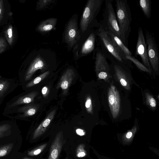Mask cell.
<instances>
[{
	"mask_svg": "<svg viewBox=\"0 0 159 159\" xmlns=\"http://www.w3.org/2000/svg\"><path fill=\"white\" fill-rule=\"evenodd\" d=\"M96 32L99 39L100 48L107 59H113L128 67L131 66L132 62L126 58L105 30L99 26Z\"/></svg>",
	"mask_w": 159,
	"mask_h": 159,
	"instance_id": "6da1fadb",
	"label": "cell"
},
{
	"mask_svg": "<svg viewBox=\"0 0 159 159\" xmlns=\"http://www.w3.org/2000/svg\"><path fill=\"white\" fill-rule=\"evenodd\" d=\"M115 3V13L121 34V40L128 47L132 20L130 6L127 0H116Z\"/></svg>",
	"mask_w": 159,
	"mask_h": 159,
	"instance_id": "7a4b0ae2",
	"label": "cell"
},
{
	"mask_svg": "<svg viewBox=\"0 0 159 159\" xmlns=\"http://www.w3.org/2000/svg\"><path fill=\"white\" fill-rule=\"evenodd\" d=\"M112 1L111 0H105L103 19L100 23V26L105 30L111 32L121 40V34Z\"/></svg>",
	"mask_w": 159,
	"mask_h": 159,
	"instance_id": "3957f363",
	"label": "cell"
},
{
	"mask_svg": "<svg viewBox=\"0 0 159 159\" xmlns=\"http://www.w3.org/2000/svg\"><path fill=\"white\" fill-rule=\"evenodd\" d=\"M103 0H89L84 8L80 22L82 32L86 31L99 12Z\"/></svg>",
	"mask_w": 159,
	"mask_h": 159,
	"instance_id": "277c9868",
	"label": "cell"
},
{
	"mask_svg": "<svg viewBox=\"0 0 159 159\" xmlns=\"http://www.w3.org/2000/svg\"><path fill=\"white\" fill-rule=\"evenodd\" d=\"M147 47L149 61L152 69L155 72L159 70V57L157 45L152 33L147 31L144 35Z\"/></svg>",
	"mask_w": 159,
	"mask_h": 159,
	"instance_id": "5b68a950",
	"label": "cell"
},
{
	"mask_svg": "<svg viewBox=\"0 0 159 159\" xmlns=\"http://www.w3.org/2000/svg\"><path fill=\"white\" fill-rule=\"evenodd\" d=\"M138 39L134 57H140L143 64L150 71L152 70L148 55L147 47L142 29L139 27L138 31Z\"/></svg>",
	"mask_w": 159,
	"mask_h": 159,
	"instance_id": "8992f818",
	"label": "cell"
},
{
	"mask_svg": "<svg viewBox=\"0 0 159 159\" xmlns=\"http://www.w3.org/2000/svg\"><path fill=\"white\" fill-rule=\"evenodd\" d=\"M64 37L66 42L71 47L79 40L80 34L77 22L75 19L69 20L65 30Z\"/></svg>",
	"mask_w": 159,
	"mask_h": 159,
	"instance_id": "52a82bcc",
	"label": "cell"
},
{
	"mask_svg": "<svg viewBox=\"0 0 159 159\" xmlns=\"http://www.w3.org/2000/svg\"><path fill=\"white\" fill-rule=\"evenodd\" d=\"M46 67V63L44 60L40 56H38L32 62L27 70L25 75V80H30L33 75L38 70H43Z\"/></svg>",
	"mask_w": 159,
	"mask_h": 159,
	"instance_id": "ba28073f",
	"label": "cell"
},
{
	"mask_svg": "<svg viewBox=\"0 0 159 159\" xmlns=\"http://www.w3.org/2000/svg\"><path fill=\"white\" fill-rule=\"evenodd\" d=\"M63 143L62 133L56 135L51 146L48 159H58Z\"/></svg>",
	"mask_w": 159,
	"mask_h": 159,
	"instance_id": "9c48e42d",
	"label": "cell"
},
{
	"mask_svg": "<svg viewBox=\"0 0 159 159\" xmlns=\"http://www.w3.org/2000/svg\"><path fill=\"white\" fill-rule=\"evenodd\" d=\"M56 111V109H54L48 114L34 131L32 136L33 139H37L45 132L53 119Z\"/></svg>",
	"mask_w": 159,
	"mask_h": 159,
	"instance_id": "30bf717a",
	"label": "cell"
},
{
	"mask_svg": "<svg viewBox=\"0 0 159 159\" xmlns=\"http://www.w3.org/2000/svg\"><path fill=\"white\" fill-rule=\"evenodd\" d=\"M75 76L74 70L67 69L63 74L57 85V88H61L64 93H66Z\"/></svg>",
	"mask_w": 159,
	"mask_h": 159,
	"instance_id": "8fae6325",
	"label": "cell"
},
{
	"mask_svg": "<svg viewBox=\"0 0 159 159\" xmlns=\"http://www.w3.org/2000/svg\"><path fill=\"white\" fill-rule=\"evenodd\" d=\"M96 32H92L84 43L81 49L83 55H87L92 52L95 48Z\"/></svg>",
	"mask_w": 159,
	"mask_h": 159,
	"instance_id": "7c38bea8",
	"label": "cell"
},
{
	"mask_svg": "<svg viewBox=\"0 0 159 159\" xmlns=\"http://www.w3.org/2000/svg\"><path fill=\"white\" fill-rule=\"evenodd\" d=\"M57 21L56 18H50L46 19L39 24L37 30L41 32H46L53 30L55 28Z\"/></svg>",
	"mask_w": 159,
	"mask_h": 159,
	"instance_id": "4fadbf2b",
	"label": "cell"
},
{
	"mask_svg": "<svg viewBox=\"0 0 159 159\" xmlns=\"http://www.w3.org/2000/svg\"><path fill=\"white\" fill-rule=\"evenodd\" d=\"M37 91H33L19 98L15 102L10 105L11 107H13L19 105L27 104L34 101L35 98L38 95Z\"/></svg>",
	"mask_w": 159,
	"mask_h": 159,
	"instance_id": "5bb4252c",
	"label": "cell"
},
{
	"mask_svg": "<svg viewBox=\"0 0 159 159\" xmlns=\"http://www.w3.org/2000/svg\"><path fill=\"white\" fill-rule=\"evenodd\" d=\"M106 31L114 42L122 51L125 56L126 55H133L132 52L128 47L124 44L120 39L111 32Z\"/></svg>",
	"mask_w": 159,
	"mask_h": 159,
	"instance_id": "9a60e30c",
	"label": "cell"
},
{
	"mask_svg": "<svg viewBox=\"0 0 159 159\" xmlns=\"http://www.w3.org/2000/svg\"><path fill=\"white\" fill-rule=\"evenodd\" d=\"M139 6L146 17L149 19L151 16V1L150 0H140Z\"/></svg>",
	"mask_w": 159,
	"mask_h": 159,
	"instance_id": "2e32d148",
	"label": "cell"
},
{
	"mask_svg": "<svg viewBox=\"0 0 159 159\" xmlns=\"http://www.w3.org/2000/svg\"><path fill=\"white\" fill-rule=\"evenodd\" d=\"M37 107L34 106L30 105L24 106L18 109V111L22 112L23 114L20 116L27 117L34 115L36 112Z\"/></svg>",
	"mask_w": 159,
	"mask_h": 159,
	"instance_id": "e0dca14e",
	"label": "cell"
},
{
	"mask_svg": "<svg viewBox=\"0 0 159 159\" xmlns=\"http://www.w3.org/2000/svg\"><path fill=\"white\" fill-rule=\"evenodd\" d=\"M4 35L9 45H11L14 40L13 28L12 25H8L5 31Z\"/></svg>",
	"mask_w": 159,
	"mask_h": 159,
	"instance_id": "ac0fdd59",
	"label": "cell"
},
{
	"mask_svg": "<svg viewBox=\"0 0 159 159\" xmlns=\"http://www.w3.org/2000/svg\"><path fill=\"white\" fill-rule=\"evenodd\" d=\"M50 73L49 71H47L44 72L28 83L26 85V87L27 88L30 87L38 84L46 78L50 74Z\"/></svg>",
	"mask_w": 159,
	"mask_h": 159,
	"instance_id": "d6986e66",
	"label": "cell"
},
{
	"mask_svg": "<svg viewBox=\"0 0 159 159\" xmlns=\"http://www.w3.org/2000/svg\"><path fill=\"white\" fill-rule=\"evenodd\" d=\"M126 58L132 62L134 63L140 69L147 72L150 70L143 64L141 63L136 58L132 56L126 55Z\"/></svg>",
	"mask_w": 159,
	"mask_h": 159,
	"instance_id": "ffe728a7",
	"label": "cell"
},
{
	"mask_svg": "<svg viewBox=\"0 0 159 159\" xmlns=\"http://www.w3.org/2000/svg\"><path fill=\"white\" fill-rule=\"evenodd\" d=\"M13 146V143H8L0 147V158L8 154Z\"/></svg>",
	"mask_w": 159,
	"mask_h": 159,
	"instance_id": "44dd1931",
	"label": "cell"
},
{
	"mask_svg": "<svg viewBox=\"0 0 159 159\" xmlns=\"http://www.w3.org/2000/svg\"><path fill=\"white\" fill-rule=\"evenodd\" d=\"M10 84L7 80H0V98L3 97L7 90Z\"/></svg>",
	"mask_w": 159,
	"mask_h": 159,
	"instance_id": "7402d4cb",
	"label": "cell"
},
{
	"mask_svg": "<svg viewBox=\"0 0 159 159\" xmlns=\"http://www.w3.org/2000/svg\"><path fill=\"white\" fill-rule=\"evenodd\" d=\"M47 143L41 145L35 148L28 152L27 154L29 156H34L40 154L45 148Z\"/></svg>",
	"mask_w": 159,
	"mask_h": 159,
	"instance_id": "603a6c76",
	"label": "cell"
},
{
	"mask_svg": "<svg viewBox=\"0 0 159 159\" xmlns=\"http://www.w3.org/2000/svg\"><path fill=\"white\" fill-rule=\"evenodd\" d=\"M85 146L83 144L80 145L76 151V155L78 157H82L86 155V152L84 149Z\"/></svg>",
	"mask_w": 159,
	"mask_h": 159,
	"instance_id": "cb8c5ba5",
	"label": "cell"
},
{
	"mask_svg": "<svg viewBox=\"0 0 159 159\" xmlns=\"http://www.w3.org/2000/svg\"><path fill=\"white\" fill-rule=\"evenodd\" d=\"M53 2L52 0H40L37 1V8L38 9H43Z\"/></svg>",
	"mask_w": 159,
	"mask_h": 159,
	"instance_id": "d4e9b609",
	"label": "cell"
},
{
	"mask_svg": "<svg viewBox=\"0 0 159 159\" xmlns=\"http://www.w3.org/2000/svg\"><path fill=\"white\" fill-rule=\"evenodd\" d=\"M85 107L88 113H91L92 111V104L91 99L90 97H87L85 102Z\"/></svg>",
	"mask_w": 159,
	"mask_h": 159,
	"instance_id": "484cf974",
	"label": "cell"
},
{
	"mask_svg": "<svg viewBox=\"0 0 159 159\" xmlns=\"http://www.w3.org/2000/svg\"><path fill=\"white\" fill-rule=\"evenodd\" d=\"M7 43L6 40L3 37L0 38V53L4 52L7 47Z\"/></svg>",
	"mask_w": 159,
	"mask_h": 159,
	"instance_id": "4316f807",
	"label": "cell"
},
{
	"mask_svg": "<svg viewBox=\"0 0 159 159\" xmlns=\"http://www.w3.org/2000/svg\"><path fill=\"white\" fill-rule=\"evenodd\" d=\"M11 126L8 124H6L0 125V137L5 132L11 129Z\"/></svg>",
	"mask_w": 159,
	"mask_h": 159,
	"instance_id": "83f0119b",
	"label": "cell"
},
{
	"mask_svg": "<svg viewBox=\"0 0 159 159\" xmlns=\"http://www.w3.org/2000/svg\"><path fill=\"white\" fill-rule=\"evenodd\" d=\"M4 11L3 1L0 0V23L3 18Z\"/></svg>",
	"mask_w": 159,
	"mask_h": 159,
	"instance_id": "f1b7e54d",
	"label": "cell"
},
{
	"mask_svg": "<svg viewBox=\"0 0 159 159\" xmlns=\"http://www.w3.org/2000/svg\"><path fill=\"white\" fill-rule=\"evenodd\" d=\"M108 73L105 72H101L98 73V76L100 79H105L107 77Z\"/></svg>",
	"mask_w": 159,
	"mask_h": 159,
	"instance_id": "f546056e",
	"label": "cell"
},
{
	"mask_svg": "<svg viewBox=\"0 0 159 159\" xmlns=\"http://www.w3.org/2000/svg\"><path fill=\"white\" fill-rule=\"evenodd\" d=\"M48 89L47 86H44L42 89V93L44 97L48 95Z\"/></svg>",
	"mask_w": 159,
	"mask_h": 159,
	"instance_id": "4dcf8cb0",
	"label": "cell"
},
{
	"mask_svg": "<svg viewBox=\"0 0 159 159\" xmlns=\"http://www.w3.org/2000/svg\"><path fill=\"white\" fill-rule=\"evenodd\" d=\"M150 105L152 107H155L156 106V102L155 99L153 98H151L149 100Z\"/></svg>",
	"mask_w": 159,
	"mask_h": 159,
	"instance_id": "1f68e13d",
	"label": "cell"
},
{
	"mask_svg": "<svg viewBox=\"0 0 159 159\" xmlns=\"http://www.w3.org/2000/svg\"><path fill=\"white\" fill-rule=\"evenodd\" d=\"M76 133L80 136H82L85 134V132H84V130L80 129H76Z\"/></svg>",
	"mask_w": 159,
	"mask_h": 159,
	"instance_id": "d6a6232c",
	"label": "cell"
},
{
	"mask_svg": "<svg viewBox=\"0 0 159 159\" xmlns=\"http://www.w3.org/2000/svg\"><path fill=\"white\" fill-rule=\"evenodd\" d=\"M120 82L123 86H126L127 85V82L124 79H121L120 80Z\"/></svg>",
	"mask_w": 159,
	"mask_h": 159,
	"instance_id": "836d02e7",
	"label": "cell"
},
{
	"mask_svg": "<svg viewBox=\"0 0 159 159\" xmlns=\"http://www.w3.org/2000/svg\"><path fill=\"white\" fill-rule=\"evenodd\" d=\"M132 135V133L131 132H128L126 135V137L128 139H130Z\"/></svg>",
	"mask_w": 159,
	"mask_h": 159,
	"instance_id": "e575fe53",
	"label": "cell"
},
{
	"mask_svg": "<svg viewBox=\"0 0 159 159\" xmlns=\"http://www.w3.org/2000/svg\"><path fill=\"white\" fill-rule=\"evenodd\" d=\"M22 159H30L27 158H23Z\"/></svg>",
	"mask_w": 159,
	"mask_h": 159,
	"instance_id": "d590c367",
	"label": "cell"
},
{
	"mask_svg": "<svg viewBox=\"0 0 159 159\" xmlns=\"http://www.w3.org/2000/svg\"></svg>",
	"mask_w": 159,
	"mask_h": 159,
	"instance_id": "8d00e7d4",
	"label": "cell"
}]
</instances>
